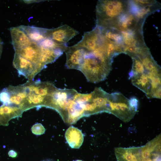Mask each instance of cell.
Here are the masks:
<instances>
[{
    "instance_id": "30bf717a",
    "label": "cell",
    "mask_w": 161,
    "mask_h": 161,
    "mask_svg": "<svg viewBox=\"0 0 161 161\" xmlns=\"http://www.w3.org/2000/svg\"><path fill=\"white\" fill-rule=\"evenodd\" d=\"M65 137L69 145L72 148H79L83 140V135L81 131L72 126L67 129Z\"/></svg>"
},
{
    "instance_id": "52a82bcc",
    "label": "cell",
    "mask_w": 161,
    "mask_h": 161,
    "mask_svg": "<svg viewBox=\"0 0 161 161\" xmlns=\"http://www.w3.org/2000/svg\"><path fill=\"white\" fill-rule=\"evenodd\" d=\"M64 52L66 55V67L79 70L84 61L86 51L82 48L73 46L67 47Z\"/></svg>"
},
{
    "instance_id": "8fae6325",
    "label": "cell",
    "mask_w": 161,
    "mask_h": 161,
    "mask_svg": "<svg viewBox=\"0 0 161 161\" xmlns=\"http://www.w3.org/2000/svg\"><path fill=\"white\" fill-rule=\"evenodd\" d=\"M131 79L132 84L142 91L149 98L151 90V80L147 73L134 76Z\"/></svg>"
},
{
    "instance_id": "9c48e42d",
    "label": "cell",
    "mask_w": 161,
    "mask_h": 161,
    "mask_svg": "<svg viewBox=\"0 0 161 161\" xmlns=\"http://www.w3.org/2000/svg\"><path fill=\"white\" fill-rule=\"evenodd\" d=\"M19 27L32 41L37 44L44 39L48 38V29L24 25Z\"/></svg>"
},
{
    "instance_id": "7a4b0ae2",
    "label": "cell",
    "mask_w": 161,
    "mask_h": 161,
    "mask_svg": "<svg viewBox=\"0 0 161 161\" xmlns=\"http://www.w3.org/2000/svg\"><path fill=\"white\" fill-rule=\"evenodd\" d=\"M57 89L49 82L29 80L24 84L17 86L16 97L19 103L32 105L46 104L50 95Z\"/></svg>"
},
{
    "instance_id": "7c38bea8",
    "label": "cell",
    "mask_w": 161,
    "mask_h": 161,
    "mask_svg": "<svg viewBox=\"0 0 161 161\" xmlns=\"http://www.w3.org/2000/svg\"><path fill=\"white\" fill-rule=\"evenodd\" d=\"M131 58L133 60V65L131 70L129 73V79L134 76L146 73L140 58L137 55Z\"/></svg>"
},
{
    "instance_id": "5b68a950",
    "label": "cell",
    "mask_w": 161,
    "mask_h": 161,
    "mask_svg": "<svg viewBox=\"0 0 161 161\" xmlns=\"http://www.w3.org/2000/svg\"><path fill=\"white\" fill-rule=\"evenodd\" d=\"M14 49L15 53L32 63L39 72L46 66L42 61L40 47L37 44L33 42L29 45Z\"/></svg>"
},
{
    "instance_id": "8992f818",
    "label": "cell",
    "mask_w": 161,
    "mask_h": 161,
    "mask_svg": "<svg viewBox=\"0 0 161 161\" xmlns=\"http://www.w3.org/2000/svg\"><path fill=\"white\" fill-rule=\"evenodd\" d=\"M78 33L77 30L65 24L53 29H48V37L57 43L66 44Z\"/></svg>"
},
{
    "instance_id": "277c9868",
    "label": "cell",
    "mask_w": 161,
    "mask_h": 161,
    "mask_svg": "<svg viewBox=\"0 0 161 161\" xmlns=\"http://www.w3.org/2000/svg\"><path fill=\"white\" fill-rule=\"evenodd\" d=\"M109 113L127 122L132 119L138 109L133 106L130 100L122 94L114 92L108 95Z\"/></svg>"
},
{
    "instance_id": "3957f363",
    "label": "cell",
    "mask_w": 161,
    "mask_h": 161,
    "mask_svg": "<svg viewBox=\"0 0 161 161\" xmlns=\"http://www.w3.org/2000/svg\"><path fill=\"white\" fill-rule=\"evenodd\" d=\"M112 65L92 53L86 52L84 61L79 70L88 81L97 83L107 78L111 70Z\"/></svg>"
},
{
    "instance_id": "ba28073f",
    "label": "cell",
    "mask_w": 161,
    "mask_h": 161,
    "mask_svg": "<svg viewBox=\"0 0 161 161\" xmlns=\"http://www.w3.org/2000/svg\"><path fill=\"white\" fill-rule=\"evenodd\" d=\"M10 31L14 49L26 47L33 43L19 27H11Z\"/></svg>"
},
{
    "instance_id": "6da1fadb",
    "label": "cell",
    "mask_w": 161,
    "mask_h": 161,
    "mask_svg": "<svg viewBox=\"0 0 161 161\" xmlns=\"http://www.w3.org/2000/svg\"><path fill=\"white\" fill-rule=\"evenodd\" d=\"M161 134L140 147L116 148L117 161H161Z\"/></svg>"
},
{
    "instance_id": "4fadbf2b",
    "label": "cell",
    "mask_w": 161,
    "mask_h": 161,
    "mask_svg": "<svg viewBox=\"0 0 161 161\" xmlns=\"http://www.w3.org/2000/svg\"><path fill=\"white\" fill-rule=\"evenodd\" d=\"M75 161H83L81 160H77Z\"/></svg>"
}]
</instances>
